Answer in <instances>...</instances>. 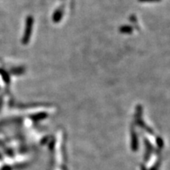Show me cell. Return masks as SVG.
<instances>
[{"instance_id":"6da1fadb","label":"cell","mask_w":170,"mask_h":170,"mask_svg":"<svg viewBox=\"0 0 170 170\" xmlns=\"http://www.w3.org/2000/svg\"><path fill=\"white\" fill-rule=\"evenodd\" d=\"M142 1H157V0H142Z\"/></svg>"}]
</instances>
